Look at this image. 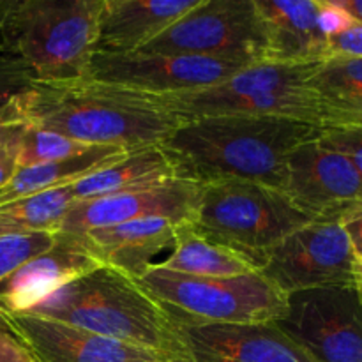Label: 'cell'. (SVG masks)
I'll return each instance as SVG.
<instances>
[{
    "mask_svg": "<svg viewBox=\"0 0 362 362\" xmlns=\"http://www.w3.org/2000/svg\"><path fill=\"white\" fill-rule=\"evenodd\" d=\"M324 127L281 117L216 115L182 120L161 144L180 179L240 180L279 191L290 154Z\"/></svg>",
    "mask_w": 362,
    "mask_h": 362,
    "instance_id": "6da1fadb",
    "label": "cell"
},
{
    "mask_svg": "<svg viewBox=\"0 0 362 362\" xmlns=\"http://www.w3.org/2000/svg\"><path fill=\"white\" fill-rule=\"evenodd\" d=\"M20 124L90 147L126 151L161 145L182 120L144 92L92 80L34 83L13 103Z\"/></svg>",
    "mask_w": 362,
    "mask_h": 362,
    "instance_id": "7a4b0ae2",
    "label": "cell"
},
{
    "mask_svg": "<svg viewBox=\"0 0 362 362\" xmlns=\"http://www.w3.org/2000/svg\"><path fill=\"white\" fill-rule=\"evenodd\" d=\"M25 315L62 322L182 362L175 322L136 279L106 265L73 279Z\"/></svg>",
    "mask_w": 362,
    "mask_h": 362,
    "instance_id": "3957f363",
    "label": "cell"
},
{
    "mask_svg": "<svg viewBox=\"0 0 362 362\" xmlns=\"http://www.w3.org/2000/svg\"><path fill=\"white\" fill-rule=\"evenodd\" d=\"M101 9L103 0H0L2 53L34 83L87 80Z\"/></svg>",
    "mask_w": 362,
    "mask_h": 362,
    "instance_id": "277c9868",
    "label": "cell"
},
{
    "mask_svg": "<svg viewBox=\"0 0 362 362\" xmlns=\"http://www.w3.org/2000/svg\"><path fill=\"white\" fill-rule=\"evenodd\" d=\"M317 64H253L211 87L145 95L180 120L216 115L281 117L325 129L327 108L311 87Z\"/></svg>",
    "mask_w": 362,
    "mask_h": 362,
    "instance_id": "5b68a950",
    "label": "cell"
},
{
    "mask_svg": "<svg viewBox=\"0 0 362 362\" xmlns=\"http://www.w3.org/2000/svg\"><path fill=\"white\" fill-rule=\"evenodd\" d=\"M311 223L281 191L255 182L226 180L202 186L191 221L212 243L233 251L260 271L281 240Z\"/></svg>",
    "mask_w": 362,
    "mask_h": 362,
    "instance_id": "8992f818",
    "label": "cell"
},
{
    "mask_svg": "<svg viewBox=\"0 0 362 362\" xmlns=\"http://www.w3.org/2000/svg\"><path fill=\"white\" fill-rule=\"evenodd\" d=\"M136 281L177 325L276 324L288 299L262 272L198 278L152 265Z\"/></svg>",
    "mask_w": 362,
    "mask_h": 362,
    "instance_id": "52a82bcc",
    "label": "cell"
},
{
    "mask_svg": "<svg viewBox=\"0 0 362 362\" xmlns=\"http://www.w3.org/2000/svg\"><path fill=\"white\" fill-rule=\"evenodd\" d=\"M265 30L255 0H200L182 18L134 53L194 55L265 62Z\"/></svg>",
    "mask_w": 362,
    "mask_h": 362,
    "instance_id": "ba28073f",
    "label": "cell"
},
{
    "mask_svg": "<svg viewBox=\"0 0 362 362\" xmlns=\"http://www.w3.org/2000/svg\"><path fill=\"white\" fill-rule=\"evenodd\" d=\"M276 325L317 362H362V292L357 286L290 293Z\"/></svg>",
    "mask_w": 362,
    "mask_h": 362,
    "instance_id": "9c48e42d",
    "label": "cell"
},
{
    "mask_svg": "<svg viewBox=\"0 0 362 362\" xmlns=\"http://www.w3.org/2000/svg\"><path fill=\"white\" fill-rule=\"evenodd\" d=\"M354 251L341 223L311 221L290 233L265 260L262 274L286 296L329 286H356Z\"/></svg>",
    "mask_w": 362,
    "mask_h": 362,
    "instance_id": "30bf717a",
    "label": "cell"
},
{
    "mask_svg": "<svg viewBox=\"0 0 362 362\" xmlns=\"http://www.w3.org/2000/svg\"><path fill=\"white\" fill-rule=\"evenodd\" d=\"M279 191L310 221L343 223L362 209V175L318 140L290 154Z\"/></svg>",
    "mask_w": 362,
    "mask_h": 362,
    "instance_id": "8fae6325",
    "label": "cell"
},
{
    "mask_svg": "<svg viewBox=\"0 0 362 362\" xmlns=\"http://www.w3.org/2000/svg\"><path fill=\"white\" fill-rule=\"evenodd\" d=\"M244 67L247 64L194 55L94 53L87 80L144 94H175L211 87Z\"/></svg>",
    "mask_w": 362,
    "mask_h": 362,
    "instance_id": "7c38bea8",
    "label": "cell"
},
{
    "mask_svg": "<svg viewBox=\"0 0 362 362\" xmlns=\"http://www.w3.org/2000/svg\"><path fill=\"white\" fill-rule=\"evenodd\" d=\"M200 193V184L170 177L106 197L74 202L59 223L57 233L78 235L145 218H163L184 225L193 221Z\"/></svg>",
    "mask_w": 362,
    "mask_h": 362,
    "instance_id": "4fadbf2b",
    "label": "cell"
},
{
    "mask_svg": "<svg viewBox=\"0 0 362 362\" xmlns=\"http://www.w3.org/2000/svg\"><path fill=\"white\" fill-rule=\"evenodd\" d=\"M6 329L35 362H175L144 346L34 315H0Z\"/></svg>",
    "mask_w": 362,
    "mask_h": 362,
    "instance_id": "5bb4252c",
    "label": "cell"
},
{
    "mask_svg": "<svg viewBox=\"0 0 362 362\" xmlns=\"http://www.w3.org/2000/svg\"><path fill=\"white\" fill-rule=\"evenodd\" d=\"M182 362H317L276 324L177 325Z\"/></svg>",
    "mask_w": 362,
    "mask_h": 362,
    "instance_id": "9a60e30c",
    "label": "cell"
},
{
    "mask_svg": "<svg viewBox=\"0 0 362 362\" xmlns=\"http://www.w3.org/2000/svg\"><path fill=\"white\" fill-rule=\"evenodd\" d=\"M99 265L73 235L59 233L55 246L0 281V315L28 313L53 292Z\"/></svg>",
    "mask_w": 362,
    "mask_h": 362,
    "instance_id": "2e32d148",
    "label": "cell"
},
{
    "mask_svg": "<svg viewBox=\"0 0 362 362\" xmlns=\"http://www.w3.org/2000/svg\"><path fill=\"white\" fill-rule=\"evenodd\" d=\"M175 223L163 218H145L73 235L101 265L138 279L152 267L161 251L173 247Z\"/></svg>",
    "mask_w": 362,
    "mask_h": 362,
    "instance_id": "e0dca14e",
    "label": "cell"
},
{
    "mask_svg": "<svg viewBox=\"0 0 362 362\" xmlns=\"http://www.w3.org/2000/svg\"><path fill=\"white\" fill-rule=\"evenodd\" d=\"M265 30V62L315 64L329 57L318 0H255Z\"/></svg>",
    "mask_w": 362,
    "mask_h": 362,
    "instance_id": "ac0fdd59",
    "label": "cell"
},
{
    "mask_svg": "<svg viewBox=\"0 0 362 362\" xmlns=\"http://www.w3.org/2000/svg\"><path fill=\"white\" fill-rule=\"evenodd\" d=\"M200 0H103L95 53L124 55L144 48Z\"/></svg>",
    "mask_w": 362,
    "mask_h": 362,
    "instance_id": "d6986e66",
    "label": "cell"
},
{
    "mask_svg": "<svg viewBox=\"0 0 362 362\" xmlns=\"http://www.w3.org/2000/svg\"><path fill=\"white\" fill-rule=\"evenodd\" d=\"M127 152L131 151L117 147H94L74 158L28 166V168H18L14 175L0 186V205L71 186L76 180L98 172L103 166L117 161Z\"/></svg>",
    "mask_w": 362,
    "mask_h": 362,
    "instance_id": "ffe728a7",
    "label": "cell"
},
{
    "mask_svg": "<svg viewBox=\"0 0 362 362\" xmlns=\"http://www.w3.org/2000/svg\"><path fill=\"white\" fill-rule=\"evenodd\" d=\"M170 177H177L172 161L161 145H152L127 152L117 161L76 180L71 184V193L74 202L92 200Z\"/></svg>",
    "mask_w": 362,
    "mask_h": 362,
    "instance_id": "44dd1931",
    "label": "cell"
},
{
    "mask_svg": "<svg viewBox=\"0 0 362 362\" xmlns=\"http://www.w3.org/2000/svg\"><path fill=\"white\" fill-rule=\"evenodd\" d=\"M154 265L165 271L198 278H235L260 272L243 257L202 235L191 223L177 226L172 255Z\"/></svg>",
    "mask_w": 362,
    "mask_h": 362,
    "instance_id": "7402d4cb",
    "label": "cell"
},
{
    "mask_svg": "<svg viewBox=\"0 0 362 362\" xmlns=\"http://www.w3.org/2000/svg\"><path fill=\"white\" fill-rule=\"evenodd\" d=\"M73 204L71 186H66L0 205V237L57 232Z\"/></svg>",
    "mask_w": 362,
    "mask_h": 362,
    "instance_id": "603a6c76",
    "label": "cell"
},
{
    "mask_svg": "<svg viewBox=\"0 0 362 362\" xmlns=\"http://www.w3.org/2000/svg\"><path fill=\"white\" fill-rule=\"evenodd\" d=\"M311 87L324 101L327 117L336 110L361 108L362 59L329 57L322 60L311 74Z\"/></svg>",
    "mask_w": 362,
    "mask_h": 362,
    "instance_id": "cb8c5ba5",
    "label": "cell"
},
{
    "mask_svg": "<svg viewBox=\"0 0 362 362\" xmlns=\"http://www.w3.org/2000/svg\"><path fill=\"white\" fill-rule=\"evenodd\" d=\"M90 148L94 147L74 141L62 134L25 126L23 134L18 141V168H28V166L74 158V156L85 154Z\"/></svg>",
    "mask_w": 362,
    "mask_h": 362,
    "instance_id": "d4e9b609",
    "label": "cell"
},
{
    "mask_svg": "<svg viewBox=\"0 0 362 362\" xmlns=\"http://www.w3.org/2000/svg\"><path fill=\"white\" fill-rule=\"evenodd\" d=\"M57 235V232H39L0 237V281L25 262L55 246Z\"/></svg>",
    "mask_w": 362,
    "mask_h": 362,
    "instance_id": "484cf974",
    "label": "cell"
},
{
    "mask_svg": "<svg viewBox=\"0 0 362 362\" xmlns=\"http://www.w3.org/2000/svg\"><path fill=\"white\" fill-rule=\"evenodd\" d=\"M32 85L34 80L25 64L7 53H0V115Z\"/></svg>",
    "mask_w": 362,
    "mask_h": 362,
    "instance_id": "4316f807",
    "label": "cell"
},
{
    "mask_svg": "<svg viewBox=\"0 0 362 362\" xmlns=\"http://www.w3.org/2000/svg\"><path fill=\"white\" fill-rule=\"evenodd\" d=\"M318 141L345 156L362 175V126L325 127Z\"/></svg>",
    "mask_w": 362,
    "mask_h": 362,
    "instance_id": "83f0119b",
    "label": "cell"
},
{
    "mask_svg": "<svg viewBox=\"0 0 362 362\" xmlns=\"http://www.w3.org/2000/svg\"><path fill=\"white\" fill-rule=\"evenodd\" d=\"M329 57H350L362 59V23L352 20V23L336 35L327 39ZM327 57V59H329Z\"/></svg>",
    "mask_w": 362,
    "mask_h": 362,
    "instance_id": "f1b7e54d",
    "label": "cell"
},
{
    "mask_svg": "<svg viewBox=\"0 0 362 362\" xmlns=\"http://www.w3.org/2000/svg\"><path fill=\"white\" fill-rule=\"evenodd\" d=\"M352 23V18L334 0H318V27L325 37L336 35Z\"/></svg>",
    "mask_w": 362,
    "mask_h": 362,
    "instance_id": "f546056e",
    "label": "cell"
},
{
    "mask_svg": "<svg viewBox=\"0 0 362 362\" xmlns=\"http://www.w3.org/2000/svg\"><path fill=\"white\" fill-rule=\"evenodd\" d=\"M0 362H35L23 345L0 327Z\"/></svg>",
    "mask_w": 362,
    "mask_h": 362,
    "instance_id": "4dcf8cb0",
    "label": "cell"
},
{
    "mask_svg": "<svg viewBox=\"0 0 362 362\" xmlns=\"http://www.w3.org/2000/svg\"><path fill=\"white\" fill-rule=\"evenodd\" d=\"M13 103H11V105L7 106L6 112L0 115V148L6 147V145H9V144H13V141L20 140V136L23 134V131H25L23 124L18 122L16 117H14Z\"/></svg>",
    "mask_w": 362,
    "mask_h": 362,
    "instance_id": "1f68e13d",
    "label": "cell"
},
{
    "mask_svg": "<svg viewBox=\"0 0 362 362\" xmlns=\"http://www.w3.org/2000/svg\"><path fill=\"white\" fill-rule=\"evenodd\" d=\"M18 141L20 140L0 148V186L6 184L18 170Z\"/></svg>",
    "mask_w": 362,
    "mask_h": 362,
    "instance_id": "d6a6232c",
    "label": "cell"
},
{
    "mask_svg": "<svg viewBox=\"0 0 362 362\" xmlns=\"http://www.w3.org/2000/svg\"><path fill=\"white\" fill-rule=\"evenodd\" d=\"M362 126V106L361 108L336 110L327 117V126Z\"/></svg>",
    "mask_w": 362,
    "mask_h": 362,
    "instance_id": "836d02e7",
    "label": "cell"
},
{
    "mask_svg": "<svg viewBox=\"0 0 362 362\" xmlns=\"http://www.w3.org/2000/svg\"><path fill=\"white\" fill-rule=\"evenodd\" d=\"M341 225L345 226L346 233H349L350 243H352L356 255H362V209L357 211L354 216H350Z\"/></svg>",
    "mask_w": 362,
    "mask_h": 362,
    "instance_id": "e575fe53",
    "label": "cell"
},
{
    "mask_svg": "<svg viewBox=\"0 0 362 362\" xmlns=\"http://www.w3.org/2000/svg\"><path fill=\"white\" fill-rule=\"evenodd\" d=\"M343 11L350 14V18L362 23V0H334Z\"/></svg>",
    "mask_w": 362,
    "mask_h": 362,
    "instance_id": "d590c367",
    "label": "cell"
},
{
    "mask_svg": "<svg viewBox=\"0 0 362 362\" xmlns=\"http://www.w3.org/2000/svg\"><path fill=\"white\" fill-rule=\"evenodd\" d=\"M354 283L362 292V255H356L354 260Z\"/></svg>",
    "mask_w": 362,
    "mask_h": 362,
    "instance_id": "8d00e7d4",
    "label": "cell"
},
{
    "mask_svg": "<svg viewBox=\"0 0 362 362\" xmlns=\"http://www.w3.org/2000/svg\"><path fill=\"white\" fill-rule=\"evenodd\" d=\"M0 53H2V37H0Z\"/></svg>",
    "mask_w": 362,
    "mask_h": 362,
    "instance_id": "74e56055",
    "label": "cell"
}]
</instances>
